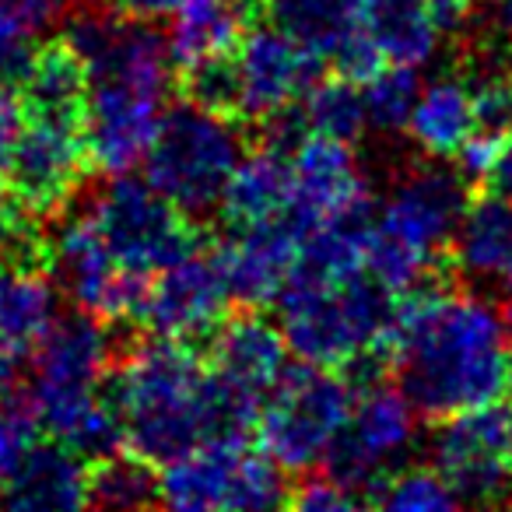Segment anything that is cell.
Returning <instances> with one entry per match:
<instances>
[{"label":"cell","mask_w":512,"mask_h":512,"mask_svg":"<svg viewBox=\"0 0 512 512\" xmlns=\"http://www.w3.org/2000/svg\"><path fill=\"white\" fill-rule=\"evenodd\" d=\"M386 355L418 418L435 425L502 404L512 390L509 323L488 299L463 285L404 295Z\"/></svg>","instance_id":"6da1fadb"},{"label":"cell","mask_w":512,"mask_h":512,"mask_svg":"<svg viewBox=\"0 0 512 512\" xmlns=\"http://www.w3.org/2000/svg\"><path fill=\"white\" fill-rule=\"evenodd\" d=\"M123 418L127 449L155 467L218 439L204 348L158 334H130L102 383Z\"/></svg>","instance_id":"7a4b0ae2"},{"label":"cell","mask_w":512,"mask_h":512,"mask_svg":"<svg viewBox=\"0 0 512 512\" xmlns=\"http://www.w3.org/2000/svg\"><path fill=\"white\" fill-rule=\"evenodd\" d=\"M288 351L316 369L344 372L369 351H386L400 320V295L369 271L344 281L292 274L278 295Z\"/></svg>","instance_id":"3957f363"},{"label":"cell","mask_w":512,"mask_h":512,"mask_svg":"<svg viewBox=\"0 0 512 512\" xmlns=\"http://www.w3.org/2000/svg\"><path fill=\"white\" fill-rule=\"evenodd\" d=\"M246 134L242 123L207 113L186 99L176 102L165 109L144 158L148 183L179 211L204 221V214L221 207L228 179L246 158Z\"/></svg>","instance_id":"277c9868"},{"label":"cell","mask_w":512,"mask_h":512,"mask_svg":"<svg viewBox=\"0 0 512 512\" xmlns=\"http://www.w3.org/2000/svg\"><path fill=\"white\" fill-rule=\"evenodd\" d=\"M85 207L116 260L144 278H158L197 249L211 246L207 228L165 200L148 179L113 176Z\"/></svg>","instance_id":"5b68a950"},{"label":"cell","mask_w":512,"mask_h":512,"mask_svg":"<svg viewBox=\"0 0 512 512\" xmlns=\"http://www.w3.org/2000/svg\"><path fill=\"white\" fill-rule=\"evenodd\" d=\"M355 411V386L344 372L295 362L281 372L260 411V446L288 470H313Z\"/></svg>","instance_id":"8992f818"},{"label":"cell","mask_w":512,"mask_h":512,"mask_svg":"<svg viewBox=\"0 0 512 512\" xmlns=\"http://www.w3.org/2000/svg\"><path fill=\"white\" fill-rule=\"evenodd\" d=\"M50 274L78 313L102 323H141L151 281L120 264L102 239L88 207L60 214V228L50 235Z\"/></svg>","instance_id":"52a82bcc"},{"label":"cell","mask_w":512,"mask_h":512,"mask_svg":"<svg viewBox=\"0 0 512 512\" xmlns=\"http://www.w3.org/2000/svg\"><path fill=\"white\" fill-rule=\"evenodd\" d=\"M418 411L390 379L355 393V411L323 456V474L348 491H376L411 453Z\"/></svg>","instance_id":"ba28073f"},{"label":"cell","mask_w":512,"mask_h":512,"mask_svg":"<svg viewBox=\"0 0 512 512\" xmlns=\"http://www.w3.org/2000/svg\"><path fill=\"white\" fill-rule=\"evenodd\" d=\"M435 470L463 505L495 512L512 502V407L491 404L439 421L432 439Z\"/></svg>","instance_id":"9c48e42d"},{"label":"cell","mask_w":512,"mask_h":512,"mask_svg":"<svg viewBox=\"0 0 512 512\" xmlns=\"http://www.w3.org/2000/svg\"><path fill=\"white\" fill-rule=\"evenodd\" d=\"M467 183L460 169H446L439 158L407 165L393 183L390 200L379 207V232L428 260H446L456 225L467 211Z\"/></svg>","instance_id":"30bf717a"},{"label":"cell","mask_w":512,"mask_h":512,"mask_svg":"<svg viewBox=\"0 0 512 512\" xmlns=\"http://www.w3.org/2000/svg\"><path fill=\"white\" fill-rule=\"evenodd\" d=\"M232 306L218 246H204L151 281L137 327L200 348V341H211L214 330L232 316Z\"/></svg>","instance_id":"8fae6325"},{"label":"cell","mask_w":512,"mask_h":512,"mask_svg":"<svg viewBox=\"0 0 512 512\" xmlns=\"http://www.w3.org/2000/svg\"><path fill=\"white\" fill-rule=\"evenodd\" d=\"M92 158L85 148L81 130L53 127V123L29 120L22 141H18L4 183L18 197V204L32 218H60L85 190L92 176Z\"/></svg>","instance_id":"7c38bea8"},{"label":"cell","mask_w":512,"mask_h":512,"mask_svg":"<svg viewBox=\"0 0 512 512\" xmlns=\"http://www.w3.org/2000/svg\"><path fill=\"white\" fill-rule=\"evenodd\" d=\"M235 60L242 74V127L246 130H253L278 109L306 99L309 88L323 78V64H327L313 50L264 22L249 29V36L235 50Z\"/></svg>","instance_id":"4fadbf2b"},{"label":"cell","mask_w":512,"mask_h":512,"mask_svg":"<svg viewBox=\"0 0 512 512\" xmlns=\"http://www.w3.org/2000/svg\"><path fill=\"white\" fill-rule=\"evenodd\" d=\"M162 106V95L144 92V88L92 81L85 127V148L92 158V169L106 172V176H127L134 165H141L165 116Z\"/></svg>","instance_id":"5bb4252c"},{"label":"cell","mask_w":512,"mask_h":512,"mask_svg":"<svg viewBox=\"0 0 512 512\" xmlns=\"http://www.w3.org/2000/svg\"><path fill=\"white\" fill-rule=\"evenodd\" d=\"M113 327L116 323H102L78 309L71 316H57L32 348V397L102 390L120 351Z\"/></svg>","instance_id":"9a60e30c"},{"label":"cell","mask_w":512,"mask_h":512,"mask_svg":"<svg viewBox=\"0 0 512 512\" xmlns=\"http://www.w3.org/2000/svg\"><path fill=\"white\" fill-rule=\"evenodd\" d=\"M299 249L302 228L292 214L267 221V225L242 228V232H232L228 242H221L218 256L235 309H264L278 302L299 264Z\"/></svg>","instance_id":"2e32d148"},{"label":"cell","mask_w":512,"mask_h":512,"mask_svg":"<svg viewBox=\"0 0 512 512\" xmlns=\"http://www.w3.org/2000/svg\"><path fill=\"white\" fill-rule=\"evenodd\" d=\"M204 358L214 376L264 404L288 369V341L260 309H235L207 341Z\"/></svg>","instance_id":"e0dca14e"},{"label":"cell","mask_w":512,"mask_h":512,"mask_svg":"<svg viewBox=\"0 0 512 512\" xmlns=\"http://www.w3.org/2000/svg\"><path fill=\"white\" fill-rule=\"evenodd\" d=\"M369 193L348 141L309 134L292 155V218L302 232Z\"/></svg>","instance_id":"ac0fdd59"},{"label":"cell","mask_w":512,"mask_h":512,"mask_svg":"<svg viewBox=\"0 0 512 512\" xmlns=\"http://www.w3.org/2000/svg\"><path fill=\"white\" fill-rule=\"evenodd\" d=\"M25 102V116L53 127L81 130L88 127V102H92V78L85 60L78 57L64 36H53L39 46L25 85L18 88Z\"/></svg>","instance_id":"d6986e66"},{"label":"cell","mask_w":512,"mask_h":512,"mask_svg":"<svg viewBox=\"0 0 512 512\" xmlns=\"http://www.w3.org/2000/svg\"><path fill=\"white\" fill-rule=\"evenodd\" d=\"M260 22H264V0H183L172 11V25L165 32L176 71L235 53L249 29Z\"/></svg>","instance_id":"ffe728a7"},{"label":"cell","mask_w":512,"mask_h":512,"mask_svg":"<svg viewBox=\"0 0 512 512\" xmlns=\"http://www.w3.org/2000/svg\"><path fill=\"white\" fill-rule=\"evenodd\" d=\"M0 512H92L88 463L60 442L36 446L0 491Z\"/></svg>","instance_id":"44dd1931"},{"label":"cell","mask_w":512,"mask_h":512,"mask_svg":"<svg viewBox=\"0 0 512 512\" xmlns=\"http://www.w3.org/2000/svg\"><path fill=\"white\" fill-rule=\"evenodd\" d=\"M449 264L460 281H495L512 271V200L491 186L470 193L456 225Z\"/></svg>","instance_id":"7402d4cb"},{"label":"cell","mask_w":512,"mask_h":512,"mask_svg":"<svg viewBox=\"0 0 512 512\" xmlns=\"http://www.w3.org/2000/svg\"><path fill=\"white\" fill-rule=\"evenodd\" d=\"M292 211V158L274 148H249L232 172L221 197L218 218L232 232L267 225Z\"/></svg>","instance_id":"603a6c76"},{"label":"cell","mask_w":512,"mask_h":512,"mask_svg":"<svg viewBox=\"0 0 512 512\" xmlns=\"http://www.w3.org/2000/svg\"><path fill=\"white\" fill-rule=\"evenodd\" d=\"M246 439H211L162 467V512H225Z\"/></svg>","instance_id":"cb8c5ba5"},{"label":"cell","mask_w":512,"mask_h":512,"mask_svg":"<svg viewBox=\"0 0 512 512\" xmlns=\"http://www.w3.org/2000/svg\"><path fill=\"white\" fill-rule=\"evenodd\" d=\"M411 141L439 162H456L460 151L477 130L474 95L467 78L460 74H442L425 92L418 95V106L411 116Z\"/></svg>","instance_id":"d4e9b609"},{"label":"cell","mask_w":512,"mask_h":512,"mask_svg":"<svg viewBox=\"0 0 512 512\" xmlns=\"http://www.w3.org/2000/svg\"><path fill=\"white\" fill-rule=\"evenodd\" d=\"M362 29L397 67L428 64L442 36L428 0H362Z\"/></svg>","instance_id":"484cf974"},{"label":"cell","mask_w":512,"mask_h":512,"mask_svg":"<svg viewBox=\"0 0 512 512\" xmlns=\"http://www.w3.org/2000/svg\"><path fill=\"white\" fill-rule=\"evenodd\" d=\"M46 274L43 267L0 253V348L32 351L57 320Z\"/></svg>","instance_id":"4316f807"},{"label":"cell","mask_w":512,"mask_h":512,"mask_svg":"<svg viewBox=\"0 0 512 512\" xmlns=\"http://www.w3.org/2000/svg\"><path fill=\"white\" fill-rule=\"evenodd\" d=\"M264 22L316 57L334 60L362 32V0H264Z\"/></svg>","instance_id":"83f0119b"},{"label":"cell","mask_w":512,"mask_h":512,"mask_svg":"<svg viewBox=\"0 0 512 512\" xmlns=\"http://www.w3.org/2000/svg\"><path fill=\"white\" fill-rule=\"evenodd\" d=\"M88 502L92 512H162V477L155 463L123 446L88 463Z\"/></svg>","instance_id":"f1b7e54d"},{"label":"cell","mask_w":512,"mask_h":512,"mask_svg":"<svg viewBox=\"0 0 512 512\" xmlns=\"http://www.w3.org/2000/svg\"><path fill=\"white\" fill-rule=\"evenodd\" d=\"M285 470L264 446H246L228 481L225 512H288L292 484Z\"/></svg>","instance_id":"f546056e"},{"label":"cell","mask_w":512,"mask_h":512,"mask_svg":"<svg viewBox=\"0 0 512 512\" xmlns=\"http://www.w3.org/2000/svg\"><path fill=\"white\" fill-rule=\"evenodd\" d=\"M302 113L313 134L337 137V141H358L369 116H365V92L358 81H348L341 74H323L302 99Z\"/></svg>","instance_id":"4dcf8cb0"},{"label":"cell","mask_w":512,"mask_h":512,"mask_svg":"<svg viewBox=\"0 0 512 512\" xmlns=\"http://www.w3.org/2000/svg\"><path fill=\"white\" fill-rule=\"evenodd\" d=\"M379 512H463V498L435 467L393 470L376 488Z\"/></svg>","instance_id":"1f68e13d"},{"label":"cell","mask_w":512,"mask_h":512,"mask_svg":"<svg viewBox=\"0 0 512 512\" xmlns=\"http://www.w3.org/2000/svg\"><path fill=\"white\" fill-rule=\"evenodd\" d=\"M176 92L186 102H193V106L207 109V113H218L225 120L242 123V74L235 53L200 60V64L179 71Z\"/></svg>","instance_id":"d6a6232c"},{"label":"cell","mask_w":512,"mask_h":512,"mask_svg":"<svg viewBox=\"0 0 512 512\" xmlns=\"http://www.w3.org/2000/svg\"><path fill=\"white\" fill-rule=\"evenodd\" d=\"M365 92V116L376 134H404L411 127L414 106H418V74L414 67L386 64L372 81L362 85Z\"/></svg>","instance_id":"836d02e7"},{"label":"cell","mask_w":512,"mask_h":512,"mask_svg":"<svg viewBox=\"0 0 512 512\" xmlns=\"http://www.w3.org/2000/svg\"><path fill=\"white\" fill-rule=\"evenodd\" d=\"M39 432L43 425H39L36 404H32V390L0 400V491L15 481L22 463L39 446Z\"/></svg>","instance_id":"e575fe53"},{"label":"cell","mask_w":512,"mask_h":512,"mask_svg":"<svg viewBox=\"0 0 512 512\" xmlns=\"http://www.w3.org/2000/svg\"><path fill=\"white\" fill-rule=\"evenodd\" d=\"M39 32L0 11V85L22 88L39 53Z\"/></svg>","instance_id":"d590c367"},{"label":"cell","mask_w":512,"mask_h":512,"mask_svg":"<svg viewBox=\"0 0 512 512\" xmlns=\"http://www.w3.org/2000/svg\"><path fill=\"white\" fill-rule=\"evenodd\" d=\"M288 512H358V509H355L351 491L323 474V477H306V481L292 491Z\"/></svg>","instance_id":"8d00e7d4"},{"label":"cell","mask_w":512,"mask_h":512,"mask_svg":"<svg viewBox=\"0 0 512 512\" xmlns=\"http://www.w3.org/2000/svg\"><path fill=\"white\" fill-rule=\"evenodd\" d=\"M25 127H29V116H25L22 92L11 85H0V176L8 172L11 155H15Z\"/></svg>","instance_id":"74e56055"},{"label":"cell","mask_w":512,"mask_h":512,"mask_svg":"<svg viewBox=\"0 0 512 512\" xmlns=\"http://www.w3.org/2000/svg\"><path fill=\"white\" fill-rule=\"evenodd\" d=\"M81 0H0V11L15 15L18 22H25L29 29H36L43 36L50 25L64 22Z\"/></svg>","instance_id":"f35d334b"},{"label":"cell","mask_w":512,"mask_h":512,"mask_svg":"<svg viewBox=\"0 0 512 512\" xmlns=\"http://www.w3.org/2000/svg\"><path fill=\"white\" fill-rule=\"evenodd\" d=\"M481 22L474 39H488V43H509L512 39V0H481L470 18V25Z\"/></svg>","instance_id":"ab89813d"},{"label":"cell","mask_w":512,"mask_h":512,"mask_svg":"<svg viewBox=\"0 0 512 512\" xmlns=\"http://www.w3.org/2000/svg\"><path fill=\"white\" fill-rule=\"evenodd\" d=\"M99 4L123 18H144V22H151L158 15H172L183 0H99Z\"/></svg>","instance_id":"60d3db41"},{"label":"cell","mask_w":512,"mask_h":512,"mask_svg":"<svg viewBox=\"0 0 512 512\" xmlns=\"http://www.w3.org/2000/svg\"><path fill=\"white\" fill-rule=\"evenodd\" d=\"M481 186H491L495 193H502V197L512 200V141L502 148V155L495 158V165H491L488 179H484Z\"/></svg>","instance_id":"b9f144b4"},{"label":"cell","mask_w":512,"mask_h":512,"mask_svg":"<svg viewBox=\"0 0 512 512\" xmlns=\"http://www.w3.org/2000/svg\"><path fill=\"white\" fill-rule=\"evenodd\" d=\"M505 299H509V306H505V323H509V334H512V271L505 274Z\"/></svg>","instance_id":"7bdbcfd3"},{"label":"cell","mask_w":512,"mask_h":512,"mask_svg":"<svg viewBox=\"0 0 512 512\" xmlns=\"http://www.w3.org/2000/svg\"><path fill=\"white\" fill-rule=\"evenodd\" d=\"M505 64H509V74H512V39H509V46H505Z\"/></svg>","instance_id":"ee69618b"},{"label":"cell","mask_w":512,"mask_h":512,"mask_svg":"<svg viewBox=\"0 0 512 512\" xmlns=\"http://www.w3.org/2000/svg\"><path fill=\"white\" fill-rule=\"evenodd\" d=\"M358 512H379V509H358Z\"/></svg>","instance_id":"f6af8a7d"},{"label":"cell","mask_w":512,"mask_h":512,"mask_svg":"<svg viewBox=\"0 0 512 512\" xmlns=\"http://www.w3.org/2000/svg\"><path fill=\"white\" fill-rule=\"evenodd\" d=\"M477 4H481V0H477Z\"/></svg>","instance_id":"bcb514c9"}]
</instances>
